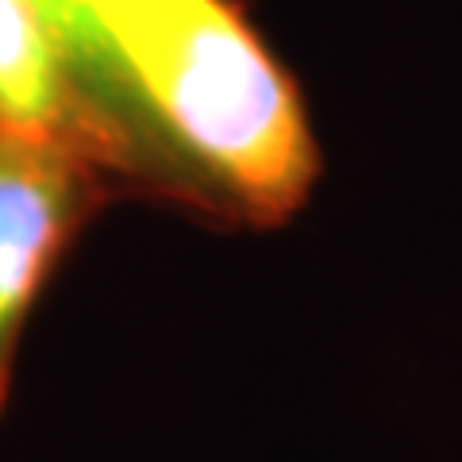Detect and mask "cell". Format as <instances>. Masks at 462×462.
<instances>
[{"mask_svg":"<svg viewBox=\"0 0 462 462\" xmlns=\"http://www.w3.org/2000/svg\"><path fill=\"white\" fill-rule=\"evenodd\" d=\"M154 147L243 216L278 224L312 189L293 78L231 0H78Z\"/></svg>","mask_w":462,"mask_h":462,"instance_id":"6da1fadb","label":"cell"},{"mask_svg":"<svg viewBox=\"0 0 462 462\" xmlns=\"http://www.w3.org/2000/svg\"><path fill=\"white\" fill-rule=\"evenodd\" d=\"M100 170L62 143L0 132V409L20 331L58 254L97 208Z\"/></svg>","mask_w":462,"mask_h":462,"instance_id":"7a4b0ae2","label":"cell"},{"mask_svg":"<svg viewBox=\"0 0 462 462\" xmlns=\"http://www.w3.org/2000/svg\"><path fill=\"white\" fill-rule=\"evenodd\" d=\"M39 5L51 12L58 32H62V39L69 42V51H74L78 66H81V78H85V85H89V93L97 97V105L108 112V120L120 127V132L132 139L143 154H147V139H151L147 127H143L132 97H127L120 74H116L105 39L97 35V27L89 23V16L78 8V0H39Z\"/></svg>","mask_w":462,"mask_h":462,"instance_id":"3957f363","label":"cell"}]
</instances>
